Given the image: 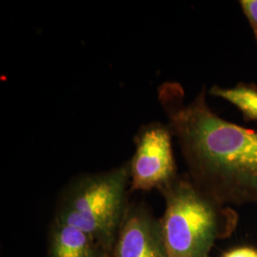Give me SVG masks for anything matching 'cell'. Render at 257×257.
Masks as SVG:
<instances>
[{
    "label": "cell",
    "instance_id": "6da1fadb",
    "mask_svg": "<svg viewBox=\"0 0 257 257\" xmlns=\"http://www.w3.org/2000/svg\"><path fill=\"white\" fill-rule=\"evenodd\" d=\"M157 98L193 183L223 206L257 205V132L213 112L205 87L187 101L180 83L166 81Z\"/></svg>",
    "mask_w": 257,
    "mask_h": 257
},
{
    "label": "cell",
    "instance_id": "7a4b0ae2",
    "mask_svg": "<svg viewBox=\"0 0 257 257\" xmlns=\"http://www.w3.org/2000/svg\"><path fill=\"white\" fill-rule=\"evenodd\" d=\"M159 193L165 200L160 220L168 257H209L215 243L237 227L233 208L214 201L188 175H179Z\"/></svg>",
    "mask_w": 257,
    "mask_h": 257
},
{
    "label": "cell",
    "instance_id": "3957f363",
    "mask_svg": "<svg viewBox=\"0 0 257 257\" xmlns=\"http://www.w3.org/2000/svg\"><path fill=\"white\" fill-rule=\"evenodd\" d=\"M130 162L106 172L78 175L60 192L53 220L90 234L111 257L128 208Z\"/></svg>",
    "mask_w": 257,
    "mask_h": 257
},
{
    "label": "cell",
    "instance_id": "277c9868",
    "mask_svg": "<svg viewBox=\"0 0 257 257\" xmlns=\"http://www.w3.org/2000/svg\"><path fill=\"white\" fill-rule=\"evenodd\" d=\"M168 124L155 121L141 126L136 137V152L130 162V191L159 192L179 175Z\"/></svg>",
    "mask_w": 257,
    "mask_h": 257
},
{
    "label": "cell",
    "instance_id": "5b68a950",
    "mask_svg": "<svg viewBox=\"0 0 257 257\" xmlns=\"http://www.w3.org/2000/svg\"><path fill=\"white\" fill-rule=\"evenodd\" d=\"M111 257H168L161 220L145 203H128Z\"/></svg>",
    "mask_w": 257,
    "mask_h": 257
},
{
    "label": "cell",
    "instance_id": "8992f818",
    "mask_svg": "<svg viewBox=\"0 0 257 257\" xmlns=\"http://www.w3.org/2000/svg\"><path fill=\"white\" fill-rule=\"evenodd\" d=\"M47 257H110L101 246L85 231L52 221Z\"/></svg>",
    "mask_w": 257,
    "mask_h": 257
},
{
    "label": "cell",
    "instance_id": "52a82bcc",
    "mask_svg": "<svg viewBox=\"0 0 257 257\" xmlns=\"http://www.w3.org/2000/svg\"><path fill=\"white\" fill-rule=\"evenodd\" d=\"M209 93L230 102L238 109L245 120L257 121V86L253 83L240 82L231 88L212 86Z\"/></svg>",
    "mask_w": 257,
    "mask_h": 257
},
{
    "label": "cell",
    "instance_id": "ba28073f",
    "mask_svg": "<svg viewBox=\"0 0 257 257\" xmlns=\"http://www.w3.org/2000/svg\"><path fill=\"white\" fill-rule=\"evenodd\" d=\"M239 3L257 41V0H241Z\"/></svg>",
    "mask_w": 257,
    "mask_h": 257
},
{
    "label": "cell",
    "instance_id": "9c48e42d",
    "mask_svg": "<svg viewBox=\"0 0 257 257\" xmlns=\"http://www.w3.org/2000/svg\"><path fill=\"white\" fill-rule=\"evenodd\" d=\"M220 257H257V248L248 245L236 246L224 251Z\"/></svg>",
    "mask_w": 257,
    "mask_h": 257
}]
</instances>
